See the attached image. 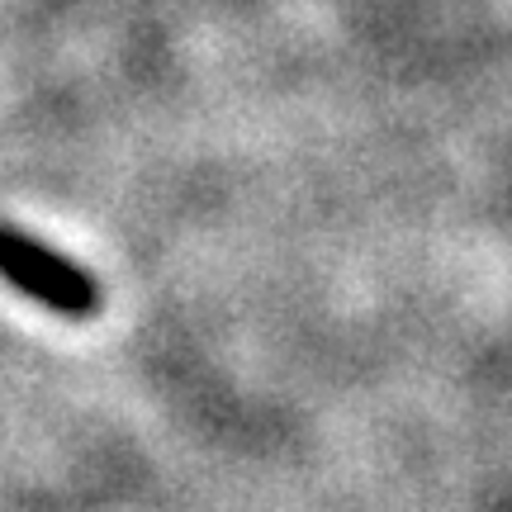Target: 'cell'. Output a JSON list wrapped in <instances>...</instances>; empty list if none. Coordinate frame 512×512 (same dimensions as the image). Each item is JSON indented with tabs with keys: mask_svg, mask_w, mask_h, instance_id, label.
<instances>
[{
	"mask_svg": "<svg viewBox=\"0 0 512 512\" xmlns=\"http://www.w3.org/2000/svg\"><path fill=\"white\" fill-rule=\"evenodd\" d=\"M0 280L15 285L19 294H29L34 304H43L57 318H95L100 313V280L91 271H81L72 256L53 252L48 242L19 233L15 223H0Z\"/></svg>",
	"mask_w": 512,
	"mask_h": 512,
	"instance_id": "obj_1",
	"label": "cell"
}]
</instances>
